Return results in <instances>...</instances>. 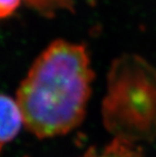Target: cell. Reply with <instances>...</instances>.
<instances>
[{
  "label": "cell",
  "instance_id": "5",
  "mask_svg": "<svg viewBox=\"0 0 156 157\" xmlns=\"http://www.w3.org/2000/svg\"><path fill=\"white\" fill-rule=\"evenodd\" d=\"M24 2L28 7L47 17H52L60 10H74L72 0H24Z\"/></svg>",
  "mask_w": 156,
  "mask_h": 157
},
{
  "label": "cell",
  "instance_id": "2",
  "mask_svg": "<svg viewBox=\"0 0 156 157\" xmlns=\"http://www.w3.org/2000/svg\"><path fill=\"white\" fill-rule=\"evenodd\" d=\"M105 130L134 143L156 139V68L137 54L112 61L101 105Z\"/></svg>",
  "mask_w": 156,
  "mask_h": 157
},
{
  "label": "cell",
  "instance_id": "3",
  "mask_svg": "<svg viewBox=\"0 0 156 157\" xmlns=\"http://www.w3.org/2000/svg\"><path fill=\"white\" fill-rule=\"evenodd\" d=\"M25 125L16 99L0 93V147L12 141Z\"/></svg>",
  "mask_w": 156,
  "mask_h": 157
},
{
  "label": "cell",
  "instance_id": "4",
  "mask_svg": "<svg viewBox=\"0 0 156 157\" xmlns=\"http://www.w3.org/2000/svg\"><path fill=\"white\" fill-rule=\"evenodd\" d=\"M81 157H145L140 144L120 138H112L101 148H90Z\"/></svg>",
  "mask_w": 156,
  "mask_h": 157
},
{
  "label": "cell",
  "instance_id": "6",
  "mask_svg": "<svg viewBox=\"0 0 156 157\" xmlns=\"http://www.w3.org/2000/svg\"><path fill=\"white\" fill-rule=\"evenodd\" d=\"M21 0H0V19L12 15L19 7Z\"/></svg>",
  "mask_w": 156,
  "mask_h": 157
},
{
  "label": "cell",
  "instance_id": "1",
  "mask_svg": "<svg viewBox=\"0 0 156 157\" xmlns=\"http://www.w3.org/2000/svg\"><path fill=\"white\" fill-rule=\"evenodd\" d=\"M93 77L84 45L62 39L49 44L16 91L28 131L47 139L77 128L85 118Z\"/></svg>",
  "mask_w": 156,
  "mask_h": 157
}]
</instances>
